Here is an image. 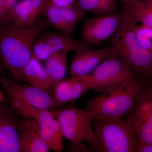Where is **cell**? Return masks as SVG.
<instances>
[{"instance_id":"cell-1","label":"cell","mask_w":152,"mask_h":152,"mask_svg":"<svg viewBox=\"0 0 152 152\" xmlns=\"http://www.w3.org/2000/svg\"><path fill=\"white\" fill-rule=\"evenodd\" d=\"M48 26L45 19L39 18L29 26L8 23L0 27V71L23 82V72L32 56L36 41Z\"/></svg>"},{"instance_id":"cell-2","label":"cell","mask_w":152,"mask_h":152,"mask_svg":"<svg viewBox=\"0 0 152 152\" xmlns=\"http://www.w3.org/2000/svg\"><path fill=\"white\" fill-rule=\"evenodd\" d=\"M118 28L109 39L111 47L121 58L135 78L147 86L152 85V53L136 40L134 28L137 23L130 12L123 9Z\"/></svg>"},{"instance_id":"cell-3","label":"cell","mask_w":152,"mask_h":152,"mask_svg":"<svg viewBox=\"0 0 152 152\" xmlns=\"http://www.w3.org/2000/svg\"><path fill=\"white\" fill-rule=\"evenodd\" d=\"M148 87L140 81L133 79L111 92L90 98L86 109L91 114L93 120L123 118Z\"/></svg>"},{"instance_id":"cell-4","label":"cell","mask_w":152,"mask_h":152,"mask_svg":"<svg viewBox=\"0 0 152 152\" xmlns=\"http://www.w3.org/2000/svg\"><path fill=\"white\" fill-rule=\"evenodd\" d=\"M50 110L59 121L64 138L69 142V148L86 142L95 152L97 151L94 118L88 110L77 108L74 104Z\"/></svg>"},{"instance_id":"cell-5","label":"cell","mask_w":152,"mask_h":152,"mask_svg":"<svg viewBox=\"0 0 152 152\" xmlns=\"http://www.w3.org/2000/svg\"><path fill=\"white\" fill-rule=\"evenodd\" d=\"M98 152H137V139L123 118L93 120Z\"/></svg>"},{"instance_id":"cell-6","label":"cell","mask_w":152,"mask_h":152,"mask_svg":"<svg viewBox=\"0 0 152 152\" xmlns=\"http://www.w3.org/2000/svg\"><path fill=\"white\" fill-rule=\"evenodd\" d=\"M89 75L96 94L111 92L135 79L121 58L111 47L109 54Z\"/></svg>"},{"instance_id":"cell-7","label":"cell","mask_w":152,"mask_h":152,"mask_svg":"<svg viewBox=\"0 0 152 152\" xmlns=\"http://www.w3.org/2000/svg\"><path fill=\"white\" fill-rule=\"evenodd\" d=\"M0 84L9 102L16 101L37 108L53 110L63 107L53 96L1 72Z\"/></svg>"},{"instance_id":"cell-8","label":"cell","mask_w":152,"mask_h":152,"mask_svg":"<svg viewBox=\"0 0 152 152\" xmlns=\"http://www.w3.org/2000/svg\"><path fill=\"white\" fill-rule=\"evenodd\" d=\"M9 102L20 115L35 120L50 150L58 152L63 151L64 146L62 130L50 110L37 108L16 101Z\"/></svg>"},{"instance_id":"cell-9","label":"cell","mask_w":152,"mask_h":152,"mask_svg":"<svg viewBox=\"0 0 152 152\" xmlns=\"http://www.w3.org/2000/svg\"><path fill=\"white\" fill-rule=\"evenodd\" d=\"M125 120L135 133L137 145L152 143V89L148 87Z\"/></svg>"},{"instance_id":"cell-10","label":"cell","mask_w":152,"mask_h":152,"mask_svg":"<svg viewBox=\"0 0 152 152\" xmlns=\"http://www.w3.org/2000/svg\"><path fill=\"white\" fill-rule=\"evenodd\" d=\"M123 14L122 10L86 19L81 30V40L90 46L109 39L118 28Z\"/></svg>"},{"instance_id":"cell-11","label":"cell","mask_w":152,"mask_h":152,"mask_svg":"<svg viewBox=\"0 0 152 152\" xmlns=\"http://www.w3.org/2000/svg\"><path fill=\"white\" fill-rule=\"evenodd\" d=\"M42 14L49 27L70 36L73 35L77 25L87 16L86 12L76 3L72 7H63L53 4L50 1Z\"/></svg>"},{"instance_id":"cell-12","label":"cell","mask_w":152,"mask_h":152,"mask_svg":"<svg viewBox=\"0 0 152 152\" xmlns=\"http://www.w3.org/2000/svg\"><path fill=\"white\" fill-rule=\"evenodd\" d=\"M20 116L8 101L0 103V152H20L18 129Z\"/></svg>"},{"instance_id":"cell-13","label":"cell","mask_w":152,"mask_h":152,"mask_svg":"<svg viewBox=\"0 0 152 152\" xmlns=\"http://www.w3.org/2000/svg\"><path fill=\"white\" fill-rule=\"evenodd\" d=\"M94 89L89 75L72 77L58 82L54 89L55 99L63 107L74 104L89 90Z\"/></svg>"},{"instance_id":"cell-14","label":"cell","mask_w":152,"mask_h":152,"mask_svg":"<svg viewBox=\"0 0 152 152\" xmlns=\"http://www.w3.org/2000/svg\"><path fill=\"white\" fill-rule=\"evenodd\" d=\"M20 152H48L35 120L20 116L18 123Z\"/></svg>"},{"instance_id":"cell-15","label":"cell","mask_w":152,"mask_h":152,"mask_svg":"<svg viewBox=\"0 0 152 152\" xmlns=\"http://www.w3.org/2000/svg\"><path fill=\"white\" fill-rule=\"evenodd\" d=\"M110 51V46H106L97 50L89 48L75 52L71 61L70 76L80 77L91 73L107 56Z\"/></svg>"},{"instance_id":"cell-16","label":"cell","mask_w":152,"mask_h":152,"mask_svg":"<svg viewBox=\"0 0 152 152\" xmlns=\"http://www.w3.org/2000/svg\"><path fill=\"white\" fill-rule=\"evenodd\" d=\"M23 82L45 91H54L56 83L53 80L41 61L32 56L23 72Z\"/></svg>"},{"instance_id":"cell-17","label":"cell","mask_w":152,"mask_h":152,"mask_svg":"<svg viewBox=\"0 0 152 152\" xmlns=\"http://www.w3.org/2000/svg\"><path fill=\"white\" fill-rule=\"evenodd\" d=\"M52 47L55 52L66 51L76 52L89 48L90 46L81 40L76 39L72 36L45 29L39 36Z\"/></svg>"},{"instance_id":"cell-18","label":"cell","mask_w":152,"mask_h":152,"mask_svg":"<svg viewBox=\"0 0 152 152\" xmlns=\"http://www.w3.org/2000/svg\"><path fill=\"white\" fill-rule=\"evenodd\" d=\"M69 52L58 51L51 55L45 61V68L53 80L56 83L65 79L67 72Z\"/></svg>"},{"instance_id":"cell-19","label":"cell","mask_w":152,"mask_h":152,"mask_svg":"<svg viewBox=\"0 0 152 152\" xmlns=\"http://www.w3.org/2000/svg\"><path fill=\"white\" fill-rule=\"evenodd\" d=\"M31 10V0L19 1L9 14V23L20 26H28V21Z\"/></svg>"},{"instance_id":"cell-20","label":"cell","mask_w":152,"mask_h":152,"mask_svg":"<svg viewBox=\"0 0 152 152\" xmlns=\"http://www.w3.org/2000/svg\"><path fill=\"white\" fill-rule=\"evenodd\" d=\"M128 11L130 12L137 23L152 28V0L145 2L139 1Z\"/></svg>"},{"instance_id":"cell-21","label":"cell","mask_w":152,"mask_h":152,"mask_svg":"<svg viewBox=\"0 0 152 152\" xmlns=\"http://www.w3.org/2000/svg\"><path fill=\"white\" fill-rule=\"evenodd\" d=\"M77 6L86 12H89L96 16L104 15L115 12L105 0H77Z\"/></svg>"},{"instance_id":"cell-22","label":"cell","mask_w":152,"mask_h":152,"mask_svg":"<svg viewBox=\"0 0 152 152\" xmlns=\"http://www.w3.org/2000/svg\"><path fill=\"white\" fill-rule=\"evenodd\" d=\"M134 34L139 45L152 53V28L137 23L135 27Z\"/></svg>"},{"instance_id":"cell-23","label":"cell","mask_w":152,"mask_h":152,"mask_svg":"<svg viewBox=\"0 0 152 152\" xmlns=\"http://www.w3.org/2000/svg\"><path fill=\"white\" fill-rule=\"evenodd\" d=\"M55 52L48 43L39 37L33 47L32 56L39 61H46Z\"/></svg>"},{"instance_id":"cell-24","label":"cell","mask_w":152,"mask_h":152,"mask_svg":"<svg viewBox=\"0 0 152 152\" xmlns=\"http://www.w3.org/2000/svg\"><path fill=\"white\" fill-rule=\"evenodd\" d=\"M31 10L28 21V25L29 26L35 23L41 14H42L49 0H31Z\"/></svg>"},{"instance_id":"cell-25","label":"cell","mask_w":152,"mask_h":152,"mask_svg":"<svg viewBox=\"0 0 152 152\" xmlns=\"http://www.w3.org/2000/svg\"><path fill=\"white\" fill-rule=\"evenodd\" d=\"M18 1L19 0H4L3 1V4L4 10L7 18L8 23L9 14Z\"/></svg>"},{"instance_id":"cell-26","label":"cell","mask_w":152,"mask_h":152,"mask_svg":"<svg viewBox=\"0 0 152 152\" xmlns=\"http://www.w3.org/2000/svg\"><path fill=\"white\" fill-rule=\"evenodd\" d=\"M50 2L55 5L63 7H69L73 6L76 0H49Z\"/></svg>"},{"instance_id":"cell-27","label":"cell","mask_w":152,"mask_h":152,"mask_svg":"<svg viewBox=\"0 0 152 152\" xmlns=\"http://www.w3.org/2000/svg\"><path fill=\"white\" fill-rule=\"evenodd\" d=\"M123 8L126 10H129L139 2V0H120Z\"/></svg>"},{"instance_id":"cell-28","label":"cell","mask_w":152,"mask_h":152,"mask_svg":"<svg viewBox=\"0 0 152 152\" xmlns=\"http://www.w3.org/2000/svg\"><path fill=\"white\" fill-rule=\"evenodd\" d=\"M137 152H152V143L137 145Z\"/></svg>"},{"instance_id":"cell-29","label":"cell","mask_w":152,"mask_h":152,"mask_svg":"<svg viewBox=\"0 0 152 152\" xmlns=\"http://www.w3.org/2000/svg\"><path fill=\"white\" fill-rule=\"evenodd\" d=\"M105 1L114 12H116V0H105Z\"/></svg>"},{"instance_id":"cell-30","label":"cell","mask_w":152,"mask_h":152,"mask_svg":"<svg viewBox=\"0 0 152 152\" xmlns=\"http://www.w3.org/2000/svg\"><path fill=\"white\" fill-rule=\"evenodd\" d=\"M6 100L5 95L4 91L1 87H0V103L5 101Z\"/></svg>"},{"instance_id":"cell-31","label":"cell","mask_w":152,"mask_h":152,"mask_svg":"<svg viewBox=\"0 0 152 152\" xmlns=\"http://www.w3.org/2000/svg\"><path fill=\"white\" fill-rule=\"evenodd\" d=\"M139 1L140 2H145L146 1H149V0H139Z\"/></svg>"},{"instance_id":"cell-32","label":"cell","mask_w":152,"mask_h":152,"mask_svg":"<svg viewBox=\"0 0 152 152\" xmlns=\"http://www.w3.org/2000/svg\"><path fill=\"white\" fill-rule=\"evenodd\" d=\"M151 89H152V86H151Z\"/></svg>"}]
</instances>
